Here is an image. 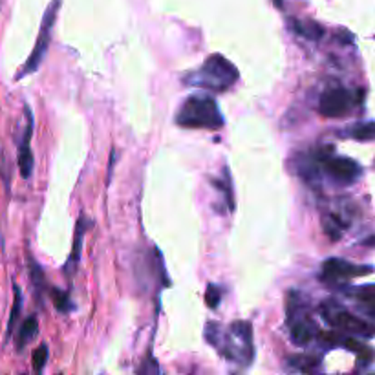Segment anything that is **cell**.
<instances>
[{"label":"cell","mask_w":375,"mask_h":375,"mask_svg":"<svg viewBox=\"0 0 375 375\" xmlns=\"http://www.w3.org/2000/svg\"><path fill=\"white\" fill-rule=\"evenodd\" d=\"M206 337L211 345L216 346L220 354L229 361H235L238 364L249 366L254 359V345H253V328L245 320L231 324L225 332L220 324L209 323L206 330Z\"/></svg>","instance_id":"6da1fadb"},{"label":"cell","mask_w":375,"mask_h":375,"mask_svg":"<svg viewBox=\"0 0 375 375\" xmlns=\"http://www.w3.org/2000/svg\"><path fill=\"white\" fill-rule=\"evenodd\" d=\"M238 79V70L233 62H229L223 55L214 53L207 59L196 72L185 77L187 84L206 88L209 92H227Z\"/></svg>","instance_id":"7a4b0ae2"},{"label":"cell","mask_w":375,"mask_h":375,"mask_svg":"<svg viewBox=\"0 0 375 375\" xmlns=\"http://www.w3.org/2000/svg\"><path fill=\"white\" fill-rule=\"evenodd\" d=\"M176 123L179 127L185 128H216L223 127V118L220 113L218 103L213 97L207 96H194L189 97L179 108Z\"/></svg>","instance_id":"3957f363"},{"label":"cell","mask_w":375,"mask_h":375,"mask_svg":"<svg viewBox=\"0 0 375 375\" xmlns=\"http://www.w3.org/2000/svg\"><path fill=\"white\" fill-rule=\"evenodd\" d=\"M62 0H52V4L48 6L46 13L43 17V24H40V31L39 37H37L35 48L31 52L30 59L26 61V65L22 66V70L17 74V79L26 77V75L33 74V72L39 70L40 62H43L44 55L48 52L50 40H52V31H53V24H55L57 13H59V8H61Z\"/></svg>","instance_id":"277c9868"},{"label":"cell","mask_w":375,"mask_h":375,"mask_svg":"<svg viewBox=\"0 0 375 375\" xmlns=\"http://www.w3.org/2000/svg\"><path fill=\"white\" fill-rule=\"evenodd\" d=\"M323 313L326 317V320L332 324L333 328L340 330V332L354 333V335L361 337H374L375 335V326H371L366 320L359 319L355 315H352L349 311L342 310L335 304H326L323 308Z\"/></svg>","instance_id":"5b68a950"},{"label":"cell","mask_w":375,"mask_h":375,"mask_svg":"<svg viewBox=\"0 0 375 375\" xmlns=\"http://www.w3.org/2000/svg\"><path fill=\"white\" fill-rule=\"evenodd\" d=\"M354 105V96L346 88H332L323 94L319 103V112L324 118H342Z\"/></svg>","instance_id":"8992f818"},{"label":"cell","mask_w":375,"mask_h":375,"mask_svg":"<svg viewBox=\"0 0 375 375\" xmlns=\"http://www.w3.org/2000/svg\"><path fill=\"white\" fill-rule=\"evenodd\" d=\"M371 271H374V267L370 266H355V264H349L346 260H340V258H330L324 262L320 276L326 282H337V280L352 279V276L368 275Z\"/></svg>","instance_id":"52a82bcc"},{"label":"cell","mask_w":375,"mask_h":375,"mask_svg":"<svg viewBox=\"0 0 375 375\" xmlns=\"http://www.w3.org/2000/svg\"><path fill=\"white\" fill-rule=\"evenodd\" d=\"M324 170L342 184H352L361 176V165L349 157L332 156L324 159Z\"/></svg>","instance_id":"ba28073f"},{"label":"cell","mask_w":375,"mask_h":375,"mask_svg":"<svg viewBox=\"0 0 375 375\" xmlns=\"http://www.w3.org/2000/svg\"><path fill=\"white\" fill-rule=\"evenodd\" d=\"M26 130L22 135V141L18 145V170H21V176L24 179H30L33 174V167H35V159H33V152H31L30 140H31V132H33V116H31V110L26 106Z\"/></svg>","instance_id":"9c48e42d"},{"label":"cell","mask_w":375,"mask_h":375,"mask_svg":"<svg viewBox=\"0 0 375 375\" xmlns=\"http://www.w3.org/2000/svg\"><path fill=\"white\" fill-rule=\"evenodd\" d=\"M293 323L289 320V324H291V340L295 342V345L298 346H306L308 342H311L313 340V337L317 335V328H315V324L311 323V319H295V317H291Z\"/></svg>","instance_id":"30bf717a"},{"label":"cell","mask_w":375,"mask_h":375,"mask_svg":"<svg viewBox=\"0 0 375 375\" xmlns=\"http://www.w3.org/2000/svg\"><path fill=\"white\" fill-rule=\"evenodd\" d=\"M354 297L357 301V306L361 308L368 317L375 319V284L370 286H361L354 291Z\"/></svg>","instance_id":"8fae6325"},{"label":"cell","mask_w":375,"mask_h":375,"mask_svg":"<svg viewBox=\"0 0 375 375\" xmlns=\"http://www.w3.org/2000/svg\"><path fill=\"white\" fill-rule=\"evenodd\" d=\"M39 333V323H37L35 317H28L24 323H22L21 330H18V335H17V349L18 352H22L24 349V346L30 342L33 337Z\"/></svg>","instance_id":"7c38bea8"},{"label":"cell","mask_w":375,"mask_h":375,"mask_svg":"<svg viewBox=\"0 0 375 375\" xmlns=\"http://www.w3.org/2000/svg\"><path fill=\"white\" fill-rule=\"evenodd\" d=\"M291 28L297 31L298 35L306 37V39L319 40L324 35L323 26H319L317 22H301V21H291Z\"/></svg>","instance_id":"4fadbf2b"},{"label":"cell","mask_w":375,"mask_h":375,"mask_svg":"<svg viewBox=\"0 0 375 375\" xmlns=\"http://www.w3.org/2000/svg\"><path fill=\"white\" fill-rule=\"evenodd\" d=\"M86 231V220L79 218L77 227H75V236H74V251L70 254V266H77L79 257H81V249H83V236Z\"/></svg>","instance_id":"5bb4252c"},{"label":"cell","mask_w":375,"mask_h":375,"mask_svg":"<svg viewBox=\"0 0 375 375\" xmlns=\"http://www.w3.org/2000/svg\"><path fill=\"white\" fill-rule=\"evenodd\" d=\"M15 291V301H13V308H11V313H9V323H8V332H6V340H9V337L13 335V328L17 324L18 317H21L22 311V293L21 288H18L17 284L13 286Z\"/></svg>","instance_id":"9a60e30c"},{"label":"cell","mask_w":375,"mask_h":375,"mask_svg":"<svg viewBox=\"0 0 375 375\" xmlns=\"http://www.w3.org/2000/svg\"><path fill=\"white\" fill-rule=\"evenodd\" d=\"M349 135L359 141L375 140V123H359V125L352 128Z\"/></svg>","instance_id":"2e32d148"},{"label":"cell","mask_w":375,"mask_h":375,"mask_svg":"<svg viewBox=\"0 0 375 375\" xmlns=\"http://www.w3.org/2000/svg\"><path fill=\"white\" fill-rule=\"evenodd\" d=\"M289 364H293V366L302 371H313L317 364H319V361L315 357H293L289 359Z\"/></svg>","instance_id":"e0dca14e"},{"label":"cell","mask_w":375,"mask_h":375,"mask_svg":"<svg viewBox=\"0 0 375 375\" xmlns=\"http://www.w3.org/2000/svg\"><path fill=\"white\" fill-rule=\"evenodd\" d=\"M46 361H48V346L43 345L33 352V368H35V371H43V368L46 366Z\"/></svg>","instance_id":"ac0fdd59"},{"label":"cell","mask_w":375,"mask_h":375,"mask_svg":"<svg viewBox=\"0 0 375 375\" xmlns=\"http://www.w3.org/2000/svg\"><path fill=\"white\" fill-rule=\"evenodd\" d=\"M53 302H55V308L62 313L66 311H70L72 304H70V297H68V293L65 291H53Z\"/></svg>","instance_id":"d6986e66"},{"label":"cell","mask_w":375,"mask_h":375,"mask_svg":"<svg viewBox=\"0 0 375 375\" xmlns=\"http://www.w3.org/2000/svg\"><path fill=\"white\" fill-rule=\"evenodd\" d=\"M206 301H207V304H209V308H216V306L220 304V291L216 286H213V284L207 288Z\"/></svg>","instance_id":"ffe728a7"}]
</instances>
